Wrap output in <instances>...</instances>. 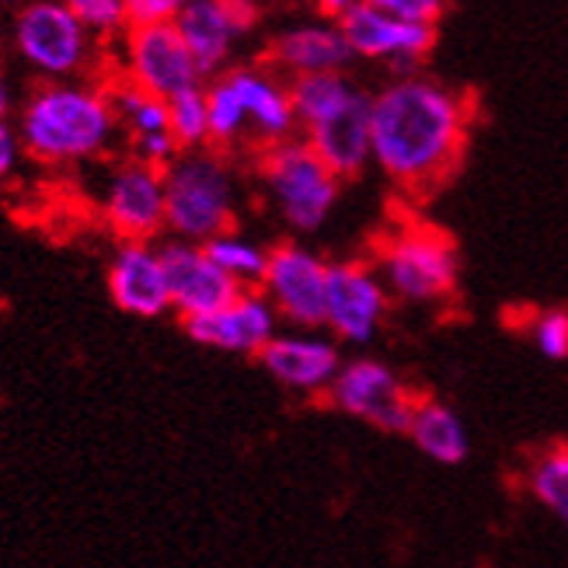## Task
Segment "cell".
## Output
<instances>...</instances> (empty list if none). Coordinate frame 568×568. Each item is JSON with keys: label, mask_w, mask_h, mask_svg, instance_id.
I'll return each instance as SVG.
<instances>
[{"label": "cell", "mask_w": 568, "mask_h": 568, "mask_svg": "<svg viewBox=\"0 0 568 568\" xmlns=\"http://www.w3.org/2000/svg\"><path fill=\"white\" fill-rule=\"evenodd\" d=\"M467 94L426 73L390 78L374 91L369 136L381 175L412 195H429L460 164L471 130Z\"/></svg>", "instance_id": "6da1fadb"}, {"label": "cell", "mask_w": 568, "mask_h": 568, "mask_svg": "<svg viewBox=\"0 0 568 568\" xmlns=\"http://www.w3.org/2000/svg\"><path fill=\"white\" fill-rule=\"evenodd\" d=\"M119 130L109 88L81 81H45L18 112L21 146L45 164H78L105 154Z\"/></svg>", "instance_id": "7a4b0ae2"}, {"label": "cell", "mask_w": 568, "mask_h": 568, "mask_svg": "<svg viewBox=\"0 0 568 568\" xmlns=\"http://www.w3.org/2000/svg\"><path fill=\"white\" fill-rule=\"evenodd\" d=\"M168 231L175 241L210 244L234 231L237 220V175L224 151H185L164 171Z\"/></svg>", "instance_id": "3957f363"}, {"label": "cell", "mask_w": 568, "mask_h": 568, "mask_svg": "<svg viewBox=\"0 0 568 568\" xmlns=\"http://www.w3.org/2000/svg\"><path fill=\"white\" fill-rule=\"evenodd\" d=\"M258 179L268 206L293 234H314L325 227L342 195V179L314 154L304 136L262 146Z\"/></svg>", "instance_id": "277c9868"}, {"label": "cell", "mask_w": 568, "mask_h": 568, "mask_svg": "<svg viewBox=\"0 0 568 568\" xmlns=\"http://www.w3.org/2000/svg\"><path fill=\"white\" fill-rule=\"evenodd\" d=\"M377 273L390 301L433 307L450 301L460 286V255L450 234L429 224H405L377 252Z\"/></svg>", "instance_id": "5b68a950"}, {"label": "cell", "mask_w": 568, "mask_h": 568, "mask_svg": "<svg viewBox=\"0 0 568 568\" xmlns=\"http://www.w3.org/2000/svg\"><path fill=\"white\" fill-rule=\"evenodd\" d=\"M18 57L49 81H70L88 70L94 39L63 0H29L11 29Z\"/></svg>", "instance_id": "8992f818"}, {"label": "cell", "mask_w": 568, "mask_h": 568, "mask_svg": "<svg viewBox=\"0 0 568 568\" xmlns=\"http://www.w3.org/2000/svg\"><path fill=\"white\" fill-rule=\"evenodd\" d=\"M328 402L335 412L353 415L359 423L381 433H408L418 394L394 366L374 356L345 359L342 374L335 377Z\"/></svg>", "instance_id": "52a82bcc"}, {"label": "cell", "mask_w": 568, "mask_h": 568, "mask_svg": "<svg viewBox=\"0 0 568 568\" xmlns=\"http://www.w3.org/2000/svg\"><path fill=\"white\" fill-rule=\"evenodd\" d=\"M328 268L332 262L301 241H280L268 252V268L258 290L286 328H325Z\"/></svg>", "instance_id": "ba28073f"}, {"label": "cell", "mask_w": 568, "mask_h": 568, "mask_svg": "<svg viewBox=\"0 0 568 568\" xmlns=\"http://www.w3.org/2000/svg\"><path fill=\"white\" fill-rule=\"evenodd\" d=\"M390 293L377 273V265L363 258L332 262L328 268V301H325V332L338 345H369L387 321Z\"/></svg>", "instance_id": "9c48e42d"}, {"label": "cell", "mask_w": 568, "mask_h": 568, "mask_svg": "<svg viewBox=\"0 0 568 568\" xmlns=\"http://www.w3.org/2000/svg\"><path fill=\"white\" fill-rule=\"evenodd\" d=\"M122 78L164 102L182 91L203 88V73L175 24H133L122 36Z\"/></svg>", "instance_id": "30bf717a"}, {"label": "cell", "mask_w": 568, "mask_h": 568, "mask_svg": "<svg viewBox=\"0 0 568 568\" xmlns=\"http://www.w3.org/2000/svg\"><path fill=\"white\" fill-rule=\"evenodd\" d=\"M338 29L349 42L353 57L387 63L390 78H415L418 63L436 45V29L429 24H412L402 18H390L369 4L353 8L338 21Z\"/></svg>", "instance_id": "8fae6325"}, {"label": "cell", "mask_w": 568, "mask_h": 568, "mask_svg": "<svg viewBox=\"0 0 568 568\" xmlns=\"http://www.w3.org/2000/svg\"><path fill=\"white\" fill-rule=\"evenodd\" d=\"M262 369L293 394H328L342 374V349L325 328H283L258 356Z\"/></svg>", "instance_id": "7c38bea8"}, {"label": "cell", "mask_w": 568, "mask_h": 568, "mask_svg": "<svg viewBox=\"0 0 568 568\" xmlns=\"http://www.w3.org/2000/svg\"><path fill=\"white\" fill-rule=\"evenodd\" d=\"M102 213L122 241H154L168 227L164 171L136 158L119 164L109 175Z\"/></svg>", "instance_id": "4fadbf2b"}, {"label": "cell", "mask_w": 568, "mask_h": 568, "mask_svg": "<svg viewBox=\"0 0 568 568\" xmlns=\"http://www.w3.org/2000/svg\"><path fill=\"white\" fill-rule=\"evenodd\" d=\"M164 273H168V290H171V311H179L182 321L206 317L244 293L224 268H220L203 244L189 241H168L161 244Z\"/></svg>", "instance_id": "5bb4252c"}, {"label": "cell", "mask_w": 568, "mask_h": 568, "mask_svg": "<svg viewBox=\"0 0 568 568\" xmlns=\"http://www.w3.org/2000/svg\"><path fill=\"white\" fill-rule=\"evenodd\" d=\"M185 332L206 349L258 359L265 345L283 332V321L262 296V290H244L227 307L185 321Z\"/></svg>", "instance_id": "9a60e30c"}, {"label": "cell", "mask_w": 568, "mask_h": 568, "mask_svg": "<svg viewBox=\"0 0 568 568\" xmlns=\"http://www.w3.org/2000/svg\"><path fill=\"white\" fill-rule=\"evenodd\" d=\"M369 112H374V94L356 88L345 102L317 119L314 126L301 130L304 140L314 146V154L325 161L335 175L356 179L374 161V136H369Z\"/></svg>", "instance_id": "2e32d148"}, {"label": "cell", "mask_w": 568, "mask_h": 568, "mask_svg": "<svg viewBox=\"0 0 568 568\" xmlns=\"http://www.w3.org/2000/svg\"><path fill=\"white\" fill-rule=\"evenodd\" d=\"M109 293L119 311L133 317H161L171 311L164 258L154 241H122L109 265Z\"/></svg>", "instance_id": "e0dca14e"}, {"label": "cell", "mask_w": 568, "mask_h": 568, "mask_svg": "<svg viewBox=\"0 0 568 568\" xmlns=\"http://www.w3.org/2000/svg\"><path fill=\"white\" fill-rule=\"evenodd\" d=\"M356 57L349 42H345L342 29L335 21H314V24H296L273 39L268 45V63L276 73L286 78H311V73H345Z\"/></svg>", "instance_id": "ac0fdd59"}, {"label": "cell", "mask_w": 568, "mask_h": 568, "mask_svg": "<svg viewBox=\"0 0 568 568\" xmlns=\"http://www.w3.org/2000/svg\"><path fill=\"white\" fill-rule=\"evenodd\" d=\"M227 78L241 98L244 115H248V136L262 146H273L283 140H293L301 130L290 102V84L268 67H234Z\"/></svg>", "instance_id": "d6986e66"}, {"label": "cell", "mask_w": 568, "mask_h": 568, "mask_svg": "<svg viewBox=\"0 0 568 568\" xmlns=\"http://www.w3.org/2000/svg\"><path fill=\"white\" fill-rule=\"evenodd\" d=\"M175 29L182 36V42L189 45L195 67L203 73V81L206 78L213 81L220 73H227L234 42L241 39V32L220 0H189L185 11L175 21Z\"/></svg>", "instance_id": "ffe728a7"}, {"label": "cell", "mask_w": 568, "mask_h": 568, "mask_svg": "<svg viewBox=\"0 0 568 568\" xmlns=\"http://www.w3.org/2000/svg\"><path fill=\"white\" fill-rule=\"evenodd\" d=\"M405 436L415 443L418 454L443 467H457L471 454V436H467L464 418L447 402L429 398V394H418Z\"/></svg>", "instance_id": "44dd1931"}, {"label": "cell", "mask_w": 568, "mask_h": 568, "mask_svg": "<svg viewBox=\"0 0 568 568\" xmlns=\"http://www.w3.org/2000/svg\"><path fill=\"white\" fill-rule=\"evenodd\" d=\"M109 98L119 126L130 133V140H143V136H158V133H171V119H168V102L151 91L136 88L126 78H115L109 84Z\"/></svg>", "instance_id": "7402d4cb"}, {"label": "cell", "mask_w": 568, "mask_h": 568, "mask_svg": "<svg viewBox=\"0 0 568 568\" xmlns=\"http://www.w3.org/2000/svg\"><path fill=\"white\" fill-rule=\"evenodd\" d=\"M524 485L534 503H540L561 527H568V443L540 450L527 464Z\"/></svg>", "instance_id": "603a6c76"}, {"label": "cell", "mask_w": 568, "mask_h": 568, "mask_svg": "<svg viewBox=\"0 0 568 568\" xmlns=\"http://www.w3.org/2000/svg\"><path fill=\"white\" fill-rule=\"evenodd\" d=\"M353 91H356V84L345 78V73H311V78H293L290 102H293L296 126L301 130L314 126L317 119L335 112Z\"/></svg>", "instance_id": "cb8c5ba5"}, {"label": "cell", "mask_w": 568, "mask_h": 568, "mask_svg": "<svg viewBox=\"0 0 568 568\" xmlns=\"http://www.w3.org/2000/svg\"><path fill=\"white\" fill-rule=\"evenodd\" d=\"M203 248L244 290H258L262 286V276L268 268V252H273V248H265V244H258L255 237L241 234V231L220 234L210 244H203Z\"/></svg>", "instance_id": "d4e9b609"}, {"label": "cell", "mask_w": 568, "mask_h": 568, "mask_svg": "<svg viewBox=\"0 0 568 568\" xmlns=\"http://www.w3.org/2000/svg\"><path fill=\"white\" fill-rule=\"evenodd\" d=\"M206 102H210V143L213 146H234L248 136V115H244L241 98L231 84L227 73H220L206 84Z\"/></svg>", "instance_id": "484cf974"}, {"label": "cell", "mask_w": 568, "mask_h": 568, "mask_svg": "<svg viewBox=\"0 0 568 568\" xmlns=\"http://www.w3.org/2000/svg\"><path fill=\"white\" fill-rule=\"evenodd\" d=\"M171 119V136L179 140L182 151H203L210 146V102H206V84L182 91L168 102Z\"/></svg>", "instance_id": "4316f807"}, {"label": "cell", "mask_w": 568, "mask_h": 568, "mask_svg": "<svg viewBox=\"0 0 568 568\" xmlns=\"http://www.w3.org/2000/svg\"><path fill=\"white\" fill-rule=\"evenodd\" d=\"M63 4L91 32L94 42H102V39H122V36L130 32L126 0H63Z\"/></svg>", "instance_id": "83f0119b"}, {"label": "cell", "mask_w": 568, "mask_h": 568, "mask_svg": "<svg viewBox=\"0 0 568 568\" xmlns=\"http://www.w3.org/2000/svg\"><path fill=\"white\" fill-rule=\"evenodd\" d=\"M530 342L545 359H568V311H540L530 321Z\"/></svg>", "instance_id": "f1b7e54d"}, {"label": "cell", "mask_w": 568, "mask_h": 568, "mask_svg": "<svg viewBox=\"0 0 568 568\" xmlns=\"http://www.w3.org/2000/svg\"><path fill=\"white\" fill-rule=\"evenodd\" d=\"M363 4L412 24H429V29H436L439 18L447 14V0H363Z\"/></svg>", "instance_id": "f546056e"}, {"label": "cell", "mask_w": 568, "mask_h": 568, "mask_svg": "<svg viewBox=\"0 0 568 568\" xmlns=\"http://www.w3.org/2000/svg\"><path fill=\"white\" fill-rule=\"evenodd\" d=\"M189 0H126L130 29L133 24H175Z\"/></svg>", "instance_id": "4dcf8cb0"}, {"label": "cell", "mask_w": 568, "mask_h": 568, "mask_svg": "<svg viewBox=\"0 0 568 568\" xmlns=\"http://www.w3.org/2000/svg\"><path fill=\"white\" fill-rule=\"evenodd\" d=\"M21 136L18 130L11 126V122H0V185H4L11 175H14V168L21 161Z\"/></svg>", "instance_id": "1f68e13d"}, {"label": "cell", "mask_w": 568, "mask_h": 568, "mask_svg": "<svg viewBox=\"0 0 568 568\" xmlns=\"http://www.w3.org/2000/svg\"><path fill=\"white\" fill-rule=\"evenodd\" d=\"M220 4L227 8V14H231V21L237 24V32H241V36H244V32H252L255 24H258V18H262L258 0H220Z\"/></svg>", "instance_id": "d6a6232c"}, {"label": "cell", "mask_w": 568, "mask_h": 568, "mask_svg": "<svg viewBox=\"0 0 568 568\" xmlns=\"http://www.w3.org/2000/svg\"><path fill=\"white\" fill-rule=\"evenodd\" d=\"M363 0H317V11H321V18L325 21H342L345 14H349L353 8H359Z\"/></svg>", "instance_id": "836d02e7"}, {"label": "cell", "mask_w": 568, "mask_h": 568, "mask_svg": "<svg viewBox=\"0 0 568 568\" xmlns=\"http://www.w3.org/2000/svg\"><path fill=\"white\" fill-rule=\"evenodd\" d=\"M8 115H11V88L4 73H0V122H8Z\"/></svg>", "instance_id": "e575fe53"}, {"label": "cell", "mask_w": 568, "mask_h": 568, "mask_svg": "<svg viewBox=\"0 0 568 568\" xmlns=\"http://www.w3.org/2000/svg\"><path fill=\"white\" fill-rule=\"evenodd\" d=\"M0 4H8V8H18V11H21L24 4H29V0H0Z\"/></svg>", "instance_id": "d590c367"}]
</instances>
